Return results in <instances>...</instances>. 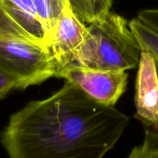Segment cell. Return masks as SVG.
<instances>
[{
  "label": "cell",
  "mask_w": 158,
  "mask_h": 158,
  "mask_svg": "<svg viewBox=\"0 0 158 158\" xmlns=\"http://www.w3.org/2000/svg\"><path fill=\"white\" fill-rule=\"evenodd\" d=\"M129 122L66 80L52 96L12 114L0 142L9 158H103Z\"/></svg>",
  "instance_id": "cell-1"
},
{
  "label": "cell",
  "mask_w": 158,
  "mask_h": 158,
  "mask_svg": "<svg viewBox=\"0 0 158 158\" xmlns=\"http://www.w3.org/2000/svg\"><path fill=\"white\" fill-rule=\"evenodd\" d=\"M87 29L86 40L73 66L123 71L138 66L142 51L124 17L110 12Z\"/></svg>",
  "instance_id": "cell-2"
},
{
  "label": "cell",
  "mask_w": 158,
  "mask_h": 158,
  "mask_svg": "<svg viewBox=\"0 0 158 158\" xmlns=\"http://www.w3.org/2000/svg\"><path fill=\"white\" fill-rule=\"evenodd\" d=\"M0 69L18 89L55 77L56 65L49 46L29 38L0 8Z\"/></svg>",
  "instance_id": "cell-3"
},
{
  "label": "cell",
  "mask_w": 158,
  "mask_h": 158,
  "mask_svg": "<svg viewBox=\"0 0 158 158\" xmlns=\"http://www.w3.org/2000/svg\"><path fill=\"white\" fill-rule=\"evenodd\" d=\"M56 78L65 79L89 97L106 106H114L126 90L128 74L123 70H103L69 66L58 71Z\"/></svg>",
  "instance_id": "cell-4"
},
{
  "label": "cell",
  "mask_w": 158,
  "mask_h": 158,
  "mask_svg": "<svg viewBox=\"0 0 158 158\" xmlns=\"http://www.w3.org/2000/svg\"><path fill=\"white\" fill-rule=\"evenodd\" d=\"M87 32L86 24L68 6L60 15L48 46L56 65V73L75 64Z\"/></svg>",
  "instance_id": "cell-5"
},
{
  "label": "cell",
  "mask_w": 158,
  "mask_h": 158,
  "mask_svg": "<svg viewBox=\"0 0 158 158\" xmlns=\"http://www.w3.org/2000/svg\"><path fill=\"white\" fill-rule=\"evenodd\" d=\"M135 84L137 120L145 127H158V73L154 57L142 52Z\"/></svg>",
  "instance_id": "cell-6"
},
{
  "label": "cell",
  "mask_w": 158,
  "mask_h": 158,
  "mask_svg": "<svg viewBox=\"0 0 158 158\" xmlns=\"http://www.w3.org/2000/svg\"><path fill=\"white\" fill-rule=\"evenodd\" d=\"M0 8L36 43L49 46V37L39 18L32 0H0Z\"/></svg>",
  "instance_id": "cell-7"
},
{
  "label": "cell",
  "mask_w": 158,
  "mask_h": 158,
  "mask_svg": "<svg viewBox=\"0 0 158 158\" xmlns=\"http://www.w3.org/2000/svg\"><path fill=\"white\" fill-rule=\"evenodd\" d=\"M113 0H68L74 15L84 24L104 19L111 12Z\"/></svg>",
  "instance_id": "cell-8"
},
{
  "label": "cell",
  "mask_w": 158,
  "mask_h": 158,
  "mask_svg": "<svg viewBox=\"0 0 158 158\" xmlns=\"http://www.w3.org/2000/svg\"><path fill=\"white\" fill-rule=\"evenodd\" d=\"M32 2L50 41L60 15L69 6L68 0H32Z\"/></svg>",
  "instance_id": "cell-9"
},
{
  "label": "cell",
  "mask_w": 158,
  "mask_h": 158,
  "mask_svg": "<svg viewBox=\"0 0 158 158\" xmlns=\"http://www.w3.org/2000/svg\"><path fill=\"white\" fill-rule=\"evenodd\" d=\"M129 26L142 52H148L158 61V32L148 27L137 18L131 20Z\"/></svg>",
  "instance_id": "cell-10"
},
{
  "label": "cell",
  "mask_w": 158,
  "mask_h": 158,
  "mask_svg": "<svg viewBox=\"0 0 158 158\" xmlns=\"http://www.w3.org/2000/svg\"><path fill=\"white\" fill-rule=\"evenodd\" d=\"M127 158H158V127H145L144 139Z\"/></svg>",
  "instance_id": "cell-11"
},
{
  "label": "cell",
  "mask_w": 158,
  "mask_h": 158,
  "mask_svg": "<svg viewBox=\"0 0 158 158\" xmlns=\"http://www.w3.org/2000/svg\"><path fill=\"white\" fill-rule=\"evenodd\" d=\"M137 19L148 27L158 32V9H148L141 10Z\"/></svg>",
  "instance_id": "cell-12"
},
{
  "label": "cell",
  "mask_w": 158,
  "mask_h": 158,
  "mask_svg": "<svg viewBox=\"0 0 158 158\" xmlns=\"http://www.w3.org/2000/svg\"><path fill=\"white\" fill-rule=\"evenodd\" d=\"M16 83L0 69V100L5 98L12 89H16Z\"/></svg>",
  "instance_id": "cell-13"
},
{
  "label": "cell",
  "mask_w": 158,
  "mask_h": 158,
  "mask_svg": "<svg viewBox=\"0 0 158 158\" xmlns=\"http://www.w3.org/2000/svg\"><path fill=\"white\" fill-rule=\"evenodd\" d=\"M156 62V66H157V73H158V61L157 60H155Z\"/></svg>",
  "instance_id": "cell-14"
}]
</instances>
